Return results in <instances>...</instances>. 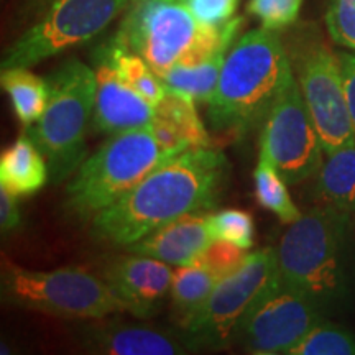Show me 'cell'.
Here are the masks:
<instances>
[{
	"mask_svg": "<svg viewBox=\"0 0 355 355\" xmlns=\"http://www.w3.org/2000/svg\"><path fill=\"white\" fill-rule=\"evenodd\" d=\"M2 89L10 97L17 121L24 128L35 125L48 104L46 78H40L30 68H7L0 73Z\"/></svg>",
	"mask_w": 355,
	"mask_h": 355,
	"instance_id": "obj_21",
	"label": "cell"
},
{
	"mask_svg": "<svg viewBox=\"0 0 355 355\" xmlns=\"http://www.w3.org/2000/svg\"><path fill=\"white\" fill-rule=\"evenodd\" d=\"M326 26L332 42L355 51V0H327Z\"/></svg>",
	"mask_w": 355,
	"mask_h": 355,
	"instance_id": "obj_28",
	"label": "cell"
},
{
	"mask_svg": "<svg viewBox=\"0 0 355 355\" xmlns=\"http://www.w3.org/2000/svg\"><path fill=\"white\" fill-rule=\"evenodd\" d=\"M324 321V309L278 279L248 313L235 340L255 355H290L311 329Z\"/></svg>",
	"mask_w": 355,
	"mask_h": 355,
	"instance_id": "obj_12",
	"label": "cell"
},
{
	"mask_svg": "<svg viewBox=\"0 0 355 355\" xmlns=\"http://www.w3.org/2000/svg\"><path fill=\"white\" fill-rule=\"evenodd\" d=\"M94 61H102L114 68L123 81L130 84L135 91H139L146 101L152 102L155 107L166 96V89L158 74L152 69V66L141 56L121 46L114 38L97 48Z\"/></svg>",
	"mask_w": 355,
	"mask_h": 355,
	"instance_id": "obj_20",
	"label": "cell"
},
{
	"mask_svg": "<svg viewBox=\"0 0 355 355\" xmlns=\"http://www.w3.org/2000/svg\"><path fill=\"white\" fill-rule=\"evenodd\" d=\"M109 318L97 319V322L79 332L84 350L102 355H184L198 350L183 331L175 332Z\"/></svg>",
	"mask_w": 355,
	"mask_h": 355,
	"instance_id": "obj_14",
	"label": "cell"
},
{
	"mask_svg": "<svg viewBox=\"0 0 355 355\" xmlns=\"http://www.w3.org/2000/svg\"><path fill=\"white\" fill-rule=\"evenodd\" d=\"M254 186L255 198L260 206L273 212L283 224H293L303 216L298 206L293 202L285 178L279 175L263 153L259 155V163L254 171Z\"/></svg>",
	"mask_w": 355,
	"mask_h": 355,
	"instance_id": "obj_23",
	"label": "cell"
},
{
	"mask_svg": "<svg viewBox=\"0 0 355 355\" xmlns=\"http://www.w3.org/2000/svg\"><path fill=\"white\" fill-rule=\"evenodd\" d=\"M350 217L318 206L290 224L278 245L279 282L326 311L347 296L343 247Z\"/></svg>",
	"mask_w": 355,
	"mask_h": 355,
	"instance_id": "obj_4",
	"label": "cell"
},
{
	"mask_svg": "<svg viewBox=\"0 0 355 355\" xmlns=\"http://www.w3.org/2000/svg\"><path fill=\"white\" fill-rule=\"evenodd\" d=\"M214 241L209 217L204 212H194L168 222L125 250L152 257L171 266H184L193 265Z\"/></svg>",
	"mask_w": 355,
	"mask_h": 355,
	"instance_id": "obj_16",
	"label": "cell"
},
{
	"mask_svg": "<svg viewBox=\"0 0 355 355\" xmlns=\"http://www.w3.org/2000/svg\"><path fill=\"white\" fill-rule=\"evenodd\" d=\"M337 55H339L340 74H343L345 102L355 128V55L352 53H337Z\"/></svg>",
	"mask_w": 355,
	"mask_h": 355,
	"instance_id": "obj_32",
	"label": "cell"
},
{
	"mask_svg": "<svg viewBox=\"0 0 355 355\" xmlns=\"http://www.w3.org/2000/svg\"><path fill=\"white\" fill-rule=\"evenodd\" d=\"M55 2L56 0H24V10L26 15H33L35 19H40Z\"/></svg>",
	"mask_w": 355,
	"mask_h": 355,
	"instance_id": "obj_33",
	"label": "cell"
},
{
	"mask_svg": "<svg viewBox=\"0 0 355 355\" xmlns=\"http://www.w3.org/2000/svg\"><path fill=\"white\" fill-rule=\"evenodd\" d=\"M50 180V166L35 140L24 132L0 155V186L15 196H30Z\"/></svg>",
	"mask_w": 355,
	"mask_h": 355,
	"instance_id": "obj_17",
	"label": "cell"
},
{
	"mask_svg": "<svg viewBox=\"0 0 355 355\" xmlns=\"http://www.w3.org/2000/svg\"><path fill=\"white\" fill-rule=\"evenodd\" d=\"M220 277L202 265H184L173 270L171 304L178 324H183L209 298Z\"/></svg>",
	"mask_w": 355,
	"mask_h": 355,
	"instance_id": "obj_22",
	"label": "cell"
},
{
	"mask_svg": "<svg viewBox=\"0 0 355 355\" xmlns=\"http://www.w3.org/2000/svg\"><path fill=\"white\" fill-rule=\"evenodd\" d=\"M132 0H56L3 53L0 68H32L96 38Z\"/></svg>",
	"mask_w": 355,
	"mask_h": 355,
	"instance_id": "obj_10",
	"label": "cell"
},
{
	"mask_svg": "<svg viewBox=\"0 0 355 355\" xmlns=\"http://www.w3.org/2000/svg\"><path fill=\"white\" fill-rule=\"evenodd\" d=\"M15 194L0 186V229L2 234L12 232L21 224V214Z\"/></svg>",
	"mask_w": 355,
	"mask_h": 355,
	"instance_id": "obj_31",
	"label": "cell"
},
{
	"mask_svg": "<svg viewBox=\"0 0 355 355\" xmlns=\"http://www.w3.org/2000/svg\"><path fill=\"white\" fill-rule=\"evenodd\" d=\"M290 355H355V332L322 321L306 334Z\"/></svg>",
	"mask_w": 355,
	"mask_h": 355,
	"instance_id": "obj_25",
	"label": "cell"
},
{
	"mask_svg": "<svg viewBox=\"0 0 355 355\" xmlns=\"http://www.w3.org/2000/svg\"><path fill=\"white\" fill-rule=\"evenodd\" d=\"M278 279L277 248L265 247L252 252L241 266L217 282L209 298L181 324V331L196 349L225 347L235 340L239 327L257 301Z\"/></svg>",
	"mask_w": 355,
	"mask_h": 355,
	"instance_id": "obj_8",
	"label": "cell"
},
{
	"mask_svg": "<svg viewBox=\"0 0 355 355\" xmlns=\"http://www.w3.org/2000/svg\"><path fill=\"white\" fill-rule=\"evenodd\" d=\"M0 291L3 303L55 318L97 321L128 313L125 303L101 275L81 266L40 272L6 261Z\"/></svg>",
	"mask_w": 355,
	"mask_h": 355,
	"instance_id": "obj_7",
	"label": "cell"
},
{
	"mask_svg": "<svg viewBox=\"0 0 355 355\" xmlns=\"http://www.w3.org/2000/svg\"><path fill=\"white\" fill-rule=\"evenodd\" d=\"M229 171V159L220 150L211 145L191 146L155 168L125 196L92 217V237L127 248L168 222L209 211L227 184Z\"/></svg>",
	"mask_w": 355,
	"mask_h": 355,
	"instance_id": "obj_1",
	"label": "cell"
},
{
	"mask_svg": "<svg viewBox=\"0 0 355 355\" xmlns=\"http://www.w3.org/2000/svg\"><path fill=\"white\" fill-rule=\"evenodd\" d=\"M96 104L92 114L94 130L117 135L152 125L157 107L139 91L119 76L117 71L102 61H94Z\"/></svg>",
	"mask_w": 355,
	"mask_h": 355,
	"instance_id": "obj_15",
	"label": "cell"
},
{
	"mask_svg": "<svg viewBox=\"0 0 355 355\" xmlns=\"http://www.w3.org/2000/svg\"><path fill=\"white\" fill-rule=\"evenodd\" d=\"M314 191L322 207L347 217L355 214V145L326 155Z\"/></svg>",
	"mask_w": 355,
	"mask_h": 355,
	"instance_id": "obj_18",
	"label": "cell"
},
{
	"mask_svg": "<svg viewBox=\"0 0 355 355\" xmlns=\"http://www.w3.org/2000/svg\"><path fill=\"white\" fill-rule=\"evenodd\" d=\"M242 25V17L222 26L202 25L184 0H132L112 38L162 76L175 66L206 61Z\"/></svg>",
	"mask_w": 355,
	"mask_h": 355,
	"instance_id": "obj_3",
	"label": "cell"
},
{
	"mask_svg": "<svg viewBox=\"0 0 355 355\" xmlns=\"http://www.w3.org/2000/svg\"><path fill=\"white\" fill-rule=\"evenodd\" d=\"M235 37H229L217 48L214 55L196 66H175L162 74L166 92L180 94L194 101L196 104H209L219 83L225 56L232 48Z\"/></svg>",
	"mask_w": 355,
	"mask_h": 355,
	"instance_id": "obj_19",
	"label": "cell"
},
{
	"mask_svg": "<svg viewBox=\"0 0 355 355\" xmlns=\"http://www.w3.org/2000/svg\"><path fill=\"white\" fill-rule=\"evenodd\" d=\"M157 117L165 121L180 133L186 145L209 146V133L199 117L196 102L188 97L166 92L163 101L157 105Z\"/></svg>",
	"mask_w": 355,
	"mask_h": 355,
	"instance_id": "obj_24",
	"label": "cell"
},
{
	"mask_svg": "<svg viewBox=\"0 0 355 355\" xmlns=\"http://www.w3.org/2000/svg\"><path fill=\"white\" fill-rule=\"evenodd\" d=\"M295 71L282 35L265 26L243 33L225 56L207 119L216 132L245 137L263 125Z\"/></svg>",
	"mask_w": 355,
	"mask_h": 355,
	"instance_id": "obj_2",
	"label": "cell"
},
{
	"mask_svg": "<svg viewBox=\"0 0 355 355\" xmlns=\"http://www.w3.org/2000/svg\"><path fill=\"white\" fill-rule=\"evenodd\" d=\"M304 0H248L247 12L275 32H283L298 21Z\"/></svg>",
	"mask_w": 355,
	"mask_h": 355,
	"instance_id": "obj_27",
	"label": "cell"
},
{
	"mask_svg": "<svg viewBox=\"0 0 355 355\" xmlns=\"http://www.w3.org/2000/svg\"><path fill=\"white\" fill-rule=\"evenodd\" d=\"M286 50L324 153L354 146L355 128L345 102L339 55L309 30L296 35Z\"/></svg>",
	"mask_w": 355,
	"mask_h": 355,
	"instance_id": "obj_9",
	"label": "cell"
},
{
	"mask_svg": "<svg viewBox=\"0 0 355 355\" xmlns=\"http://www.w3.org/2000/svg\"><path fill=\"white\" fill-rule=\"evenodd\" d=\"M260 153L273 163L288 184L318 175L322 165L326 153L296 76L275 101L261 125Z\"/></svg>",
	"mask_w": 355,
	"mask_h": 355,
	"instance_id": "obj_11",
	"label": "cell"
},
{
	"mask_svg": "<svg viewBox=\"0 0 355 355\" xmlns=\"http://www.w3.org/2000/svg\"><path fill=\"white\" fill-rule=\"evenodd\" d=\"M209 225L216 241L232 243L241 248L254 247L255 222L250 212L241 209H222L214 214H207Z\"/></svg>",
	"mask_w": 355,
	"mask_h": 355,
	"instance_id": "obj_26",
	"label": "cell"
},
{
	"mask_svg": "<svg viewBox=\"0 0 355 355\" xmlns=\"http://www.w3.org/2000/svg\"><path fill=\"white\" fill-rule=\"evenodd\" d=\"M175 155L158 144L150 127L110 135L69 178L64 207L78 219L92 220Z\"/></svg>",
	"mask_w": 355,
	"mask_h": 355,
	"instance_id": "obj_5",
	"label": "cell"
},
{
	"mask_svg": "<svg viewBox=\"0 0 355 355\" xmlns=\"http://www.w3.org/2000/svg\"><path fill=\"white\" fill-rule=\"evenodd\" d=\"M173 270L165 261L128 252L105 261L101 277L125 303L128 313L150 319L170 295Z\"/></svg>",
	"mask_w": 355,
	"mask_h": 355,
	"instance_id": "obj_13",
	"label": "cell"
},
{
	"mask_svg": "<svg viewBox=\"0 0 355 355\" xmlns=\"http://www.w3.org/2000/svg\"><path fill=\"white\" fill-rule=\"evenodd\" d=\"M46 83V109L26 132L46 158L51 183L58 184L73 176L86 159V130L96 104V71L73 58L58 66Z\"/></svg>",
	"mask_w": 355,
	"mask_h": 355,
	"instance_id": "obj_6",
	"label": "cell"
},
{
	"mask_svg": "<svg viewBox=\"0 0 355 355\" xmlns=\"http://www.w3.org/2000/svg\"><path fill=\"white\" fill-rule=\"evenodd\" d=\"M247 255L248 252L245 248L222 241H214L194 263L206 266V268H209L211 272H214L222 278L234 272L237 266H241L243 260L247 259Z\"/></svg>",
	"mask_w": 355,
	"mask_h": 355,
	"instance_id": "obj_29",
	"label": "cell"
},
{
	"mask_svg": "<svg viewBox=\"0 0 355 355\" xmlns=\"http://www.w3.org/2000/svg\"><path fill=\"white\" fill-rule=\"evenodd\" d=\"M194 17L207 26H222L235 17L241 0H184Z\"/></svg>",
	"mask_w": 355,
	"mask_h": 355,
	"instance_id": "obj_30",
	"label": "cell"
}]
</instances>
